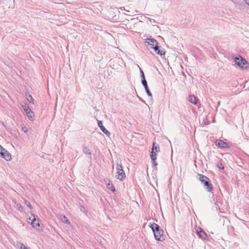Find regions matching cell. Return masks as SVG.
Instances as JSON below:
<instances>
[{
	"mask_svg": "<svg viewBox=\"0 0 249 249\" xmlns=\"http://www.w3.org/2000/svg\"><path fill=\"white\" fill-rule=\"evenodd\" d=\"M233 58L235 63L243 70H246L249 68V63L242 57L239 55H235L233 57Z\"/></svg>",
	"mask_w": 249,
	"mask_h": 249,
	"instance_id": "cell-3",
	"label": "cell"
},
{
	"mask_svg": "<svg viewBox=\"0 0 249 249\" xmlns=\"http://www.w3.org/2000/svg\"><path fill=\"white\" fill-rule=\"evenodd\" d=\"M25 97H26V98L29 102H30V103L31 104H34V101L33 98L29 93H26Z\"/></svg>",
	"mask_w": 249,
	"mask_h": 249,
	"instance_id": "cell-17",
	"label": "cell"
},
{
	"mask_svg": "<svg viewBox=\"0 0 249 249\" xmlns=\"http://www.w3.org/2000/svg\"><path fill=\"white\" fill-rule=\"evenodd\" d=\"M36 218L35 217V216L33 214L29 213L27 214L26 219H27V222H28L30 224H31V223H32L33 221L35 220Z\"/></svg>",
	"mask_w": 249,
	"mask_h": 249,
	"instance_id": "cell-14",
	"label": "cell"
},
{
	"mask_svg": "<svg viewBox=\"0 0 249 249\" xmlns=\"http://www.w3.org/2000/svg\"><path fill=\"white\" fill-rule=\"evenodd\" d=\"M31 225L35 229V230L39 232L43 231L44 229V226L43 225L41 221L38 218H36L35 220L31 223Z\"/></svg>",
	"mask_w": 249,
	"mask_h": 249,
	"instance_id": "cell-6",
	"label": "cell"
},
{
	"mask_svg": "<svg viewBox=\"0 0 249 249\" xmlns=\"http://www.w3.org/2000/svg\"><path fill=\"white\" fill-rule=\"evenodd\" d=\"M196 230L197 234L199 235V236H200L201 239L205 240H208L207 235L204 232V231L202 229L200 228V227H197L196 228Z\"/></svg>",
	"mask_w": 249,
	"mask_h": 249,
	"instance_id": "cell-11",
	"label": "cell"
},
{
	"mask_svg": "<svg viewBox=\"0 0 249 249\" xmlns=\"http://www.w3.org/2000/svg\"><path fill=\"white\" fill-rule=\"evenodd\" d=\"M17 246L18 247V248H20V249H24V248L27 249V248H28L24 244L21 242H17Z\"/></svg>",
	"mask_w": 249,
	"mask_h": 249,
	"instance_id": "cell-19",
	"label": "cell"
},
{
	"mask_svg": "<svg viewBox=\"0 0 249 249\" xmlns=\"http://www.w3.org/2000/svg\"><path fill=\"white\" fill-rule=\"evenodd\" d=\"M141 79H142V84L145 87V90H146V92L147 93V94L150 96H151V93H150V90H149V88H148V86H147V81L146 80V79H145V76H144V73L142 70H141Z\"/></svg>",
	"mask_w": 249,
	"mask_h": 249,
	"instance_id": "cell-10",
	"label": "cell"
},
{
	"mask_svg": "<svg viewBox=\"0 0 249 249\" xmlns=\"http://www.w3.org/2000/svg\"><path fill=\"white\" fill-rule=\"evenodd\" d=\"M58 217H59V218L61 219V221H62L63 223L67 224H70V221H69L68 218L64 215L62 214L59 215H58Z\"/></svg>",
	"mask_w": 249,
	"mask_h": 249,
	"instance_id": "cell-16",
	"label": "cell"
},
{
	"mask_svg": "<svg viewBox=\"0 0 249 249\" xmlns=\"http://www.w3.org/2000/svg\"><path fill=\"white\" fill-rule=\"evenodd\" d=\"M159 150V147L156 143H154L153 145V148L151 149L150 152V156L151 159L153 161H156L157 159V156L158 152Z\"/></svg>",
	"mask_w": 249,
	"mask_h": 249,
	"instance_id": "cell-9",
	"label": "cell"
},
{
	"mask_svg": "<svg viewBox=\"0 0 249 249\" xmlns=\"http://www.w3.org/2000/svg\"><path fill=\"white\" fill-rule=\"evenodd\" d=\"M25 205H26V206L28 207V208H29L31 209H32V205H31V203H30L28 201H27V200H25Z\"/></svg>",
	"mask_w": 249,
	"mask_h": 249,
	"instance_id": "cell-21",
	"label": "cell"
},
{
	"mask_svg": "<svg viewBox=\"0 0 249 249\" xmlns=\"http://www.w3.org/2000/svg\"><path fill=\"white\" fill-rule=\"evenodd\" d=\"M146 43L152 49H153L158 54L160 55H164L165 54V52L160 47L159 44L157 42L153 39H147L146 40Z\"/></svg>",
	"mask_w": 249,
	"mask_h": 249,
	"instance_id": "cell-2",
	"label": "cell"
},
{
	"mask_svg": "<svg viewBox=\"0 0 249 249\" xmlns=\"http://www.w3.org/2000/svg\"><path fill=\"white\" fill-rule=\"evenodd\" d=\"M216 145L220 147H222V148H230V146L227 144L226 143L223 142L221 140H218L216 142Z\"/></svg>",
	"mask_w": 249,
	"mask_h": 249,
	"instance_id": "cell-13",
	"label": "cell"
},
{
	"mask_svg": "<svg viewBox=\"0 0 249 249\" xmlns=\"http://www.w3.org/2000/svg\"><path fill=\"white\" fill-rule=\"evenodd\" d=\"M104 182L107 186L108 188L111 191H112V192H114L115 191V188L114 187V185H112V182L108 179H105Z\"/></svg>",
	"mask_w": 249,
	"mask_h": 249,
	"instance_id": "cell-12",
	"label": "cell"
},
{
	"mask_svg": "<svg viewBox=\"0 0 249 249\" xmlns=\"http://www.w3.org/2000/svg\"><path fill=\"white\" fill-rule=\"evenodd\" d=\"M22 129H23V131L25 132H26L27 131V129H26V127L25 126H22Z\"/></svg>",
	"mask_w": 249,
	"mask_h": 249,
	"instance_id": "cell-23",
	"label": "cell"
},
{
	"mask_svg": "<svg viewBox=\"0 0 249 249\" xmlns=\"http://www.w3.org/2000/svg\"><path fill=\"white\" fill-rule=\"evenodd\" d=\"M199 179L201 182L204 185L206 189L209 191H212L213 190V186L211 183V182L208 178L202 175H199Z\"/></svg>",
	"mask_w": 249,
	"mask_h": 249,
	"instance_id": "cell-4",
	"label": "cell"
},
{
	"mask_svg": "<svg viewBox=\"0 0 249 249\" xmlns=\"http://www.w3.org/2000/svg\"><path fill=\"white\" fill-rule=\"evenodd\" d=\"M83 151H84V153L87 154V155H90V151L89 149H88V147H83Z\"/></svg>",
	"mask_w": 249,
	"mask_h": 249,
	"instance_id": "cell-20",
	"label": "cell"
},
{
	"mask_svg": "<svg viewBox=\"0 0 249 249\" xmlns=\"http://www.w3.org/2000/svg\"><path fill=\"white\" fill-rule=\"evenodd\" d=\"M218 167H219V168H221V169H223V168H224V167H223V165H222L221 164H218Z\"/></svg>",
	"mask_w": 249,
	"mask_h": 249,
	"instance_id": "cell-22",
	"label": "cell"
},
{
	"mask_svg": "<svg viewBox=\"0 0 249 249\" xmlns=\"http://www.w3.org/2000/svg\"><path fill=\"white\" fill-rule=\"evenodd\" d=\"M98 126H99L100 129L101 130H102V132H103L105 134H106V135H110V132L108 131L107 129L105 128L104 126H103V124H102V122L100 121H98Z\"/></svg>",
	"mask_w": 249,
	"mask_h": 249,
	"instance_id": "cell-15",
	"label": "cell"
},
{
	"mask_svg": "<svg viewBox=\"0 0 249 249\" xmlns=\"http://www.w3.org/2000/svg\"><path fill=\"white\" fill-rule=\"evenodd\" d=\"M150 226L153 232L154 235L156 240L160 242H163L165 239L164 231L160 226L154 223H150Z\"/></svg>",
	"mask_w": 249,
	"mask_h": 249,
	"instance_id": "cell-1",
	"label": "cell"
},
{
	"mask_svg": "<svg viewBox=\"0 0 249 249\" xmlns=\"http://www.w3.org/2000/svg\"><path fill=\"white\" fill-rule=\"evenodd\" d=\"M116 178L121 181H124L126 178L125 173L119 164H117L116 165Z\"/></svg>",
	"mask_w": 249,
	"mask_h": 249,
	"instance_id": "cell-5",
	"label": "cell"
},
{
	"mask_svg": "<svg viewBox=\"0 0 249 249\" xmlns=\"http://www.w3.org/2000/svg\"><path fill=\"white\" fill-rule=\"evenodd\" d=\"M22 108L25 111V112L26 113V115L27 117H28L29 119H30L31 121L34 120V114L32 111H31L30 108L29 107L28 105L27 104L25 103V102L22 103Z\"/></svg>",
	"mask_w": 249,
	"mask_h": 249,
	"instance_id": "cell-7",
	"label": "cell"
},
{
	"mask_svg": "<svg viewBox=\"0 0 249 249\" xmlns=\"http://www.w3.org/2000/svg\"><path fill=\"white\" fill-rule=\"evenodd\" d=\"M245 1L246 3L247 4L249 5V0H245Z\"/></svg>",
	"mask_w": 249,
	"mask_h": 249,
	"instance_id": "cell-24",
	"label": "cell"
},
{
	"mask_svg": "<svg viewBox=\"0 0 249 249\" xmlns=\"http://www.w3.org/2000/svg\"><path fill=\"white\" fill-rule=\"evenodd\" d=\"M189 100L190 102H191L192 103L194 104L197 103V100L196 98L194 96H189Z\"/></svg>",
	"mask_w": 249,
	"mask_h": 249,
	"instance_id": "cell-18",
	"label": "cell"
},
{
	"mask_svg": "<svg viewBox=\"0 0 249 249\" xmlns=\"http://www.w3.org/2000/svg\"><path fill=\"white\" fill-rule=\"evenodd\" d=\"M0 155L1 158L4 159L7 161H10L12 159L11 155L7 150L4 149L2 147H1Z\"/></svg>",
	"mask_w": 249,
	"mask_h": 249,
	"instance_id": "cell-8",
	"label": "cell"
}]
</instances>
